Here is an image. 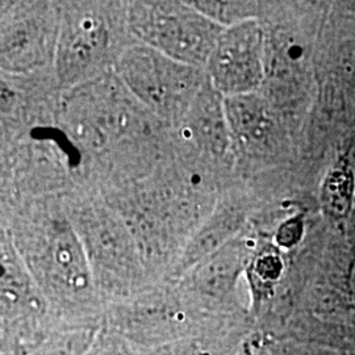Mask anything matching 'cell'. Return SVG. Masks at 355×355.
<instances>
[{
	"label": "cell",
	"mask_w": 355,
	"mask_h": 355,
	"mask_svg": "<svg viewBox=\"0 0 355 355\" xmlns=\"http://www.w3.org/2000/svg\"><path fill=\"white\" fill-rule=\"evenodd\" d=\"M183 137L190 141L200 153L220 159L228 154L232 133L223 96L214 89H203L180 121Z\"/></svg>",
	"instance_id": "9c48e42d"
},
{
	"label": "cell",
	"mask_w": 355,
	"mask_h": 355,
	"mask_svg": "<svg viewBox=\"0 0 355 355\" xmlns=\"http://www.w3.org/2000/svg\"><path fill=\"white\" fill-rule=\"evenodd\" d=\"M71 89L76 91L67 98L64 121L82 145L102 149L136 130L139 119L123 85L99 78Z\"/></svg>",
	"instance_id": "5b68a950"
},
{
	"label": "cell",
	"mask_w": 355,
	"mask_h": 355,
	"mask_svg": "<svg viewBox=\"0 0 355 355\" xmlns=\"http://www.w3.org/2000/svg\"><path fill=\"white\" fill-rule=\"evenodd\" d=\"M1 308L7 311V313H12L16 316V312H21L23 308H29L32 305H38V297L31 287V282L28 275L24 274L20 267V262L13 259L10 246H4L1 249Z\"/></svg>",
	"instance_id": "4fadbf2b"
},
{
	"label": "cell",
	"mask_w": 355,
	"mask_h": 355,
	"mask_svg": "<svg viewBox=\"0 0 355 355\" xmlns=\"http://www.w3.org/2000/svg\"><path fill=\"white\" fill-rule=\"evenodd\" d=\"M73 215L94 280L108 291H127L139 279L141 254L121 216L94 203L76 207Z\"/></svg>",
	"instance_id": "277c9868"
},
{
	"label": "cell",
	"mask_w": 355,
	"mask_h": 355,
	"mask_svg": "<svg viewBox=\"0 0 355 355\" xmlns=\"http://www.w3.org/2000/svg\"><path fill=\"white\" fill-rule=\"evenodd\" d=\"M355 199V175L350 167L336 166L321 186V205L327 215L343 220L352 214Z\"/></svg>",
	"instance_id": "5bb4252c"
},
{
	"label": "cell",
	"mask_w": 355,
	"mask_h": 355,
	"mask_svg": "<svg viewBox=\"0 0 355 355\" xmlns=\"http://www.w3.org/2000/svg\"><path fill=\"white\" fill-rule=\"evenodd\" d=\"M116 76L136 101L166 121H182L204 87L196 67L174 61L144 44L121 53Z\"/></svg>",
	"instance_id": "3957f363"
},
{
	"label": "cell",
	"mask_w": 355,
	"mask_h": 355,
	"mask_svg": "<svg viewBox=\"0 0 355 355\" xmlns=\"http://www.w3.org/2000/svg\"><path fill=\"white\" fill-rule=\"evenodd\" d=\"M347 286H349V291H350V293L355 297V261L350 265V268H349Z\"/></svg>",
	"instance_id": "ac0fdd59"
},
{
	"label": "cell",
	"mask_w": 355,
	"mask_h": 355,
	"mask_svg": "<svg viewBox=\"0 0 355 355\" xmlns=\"http://www.w3.org/2000/svg\"><path fill=\"white\" fill-rule=\"evenodd\" d=\"M266 44L257 19L224 28L207 62L209 85L223 98L257 92L266 76Z\"/></svg>",
	"instance_id": "8992f818"
},
{
	"label": "cell",
	"mask_w": 355,
	"mask_h": 355,
	"mask_svg": "<svg viewBox=\"0 0 355 355\" xmlns=\"http://www.w3.org/2000/svg\"><path fill=\"white\" fill-rule=\"evenodd\" d=\"M304 236L303 216L297 215L280 224L275 234V241L283 249H291L302 241Z\"/></svg>",
	"instance_id": "e0dca14e"
},
{
	"label": "cell",
	"mask_w": 355,
	"mask_h": 355,
	"mask_svg": "<svg viewBox=\"0 0 355 355\" xmlns=\"http://www.w3.org/2000/svg\"><path fill=\"white\" fill-rule=\"evenodd\" d=\"M249 248L233 239L190 268L189 287L204 302L224 299L248 263Z\"/></svg>",
	"instance_id": "30bf717a"
},
{
	"label": "cell",
	"mask_w": 355,
	"mask_h": 355,
	"mask_svg": "<svg viewBox=\"0 0 355 355\" xmlns=\"http://www.w3.org/2000/svg\"><path fill=\"white\" fill-rule=\"evenodd\" d=\"M60 24L58 17L42 6H31L3 19L1 69L24 74L44 67L55 55Z\"/></svg>",
	"instance_id": "ba28073f"
},
{
	"label": "cell",
	"mask_w": 355,
	"mask_h": 355,
	"mask_svg": "<svg viewBox=\"0 0 355 355\" xmlns=\"http://www.w3.org/2000/svg\"><path fill=\"white\" fill-rule=\"evenodd\" d=\"M111 36L101 13L76 10L61 19L54 55L61 86L76 89L96 79L107 61Z\"/></svg>",
	"instance_id": "52a82bcc"
},
{
	"label": "cell",
	"mask_w": 355,
	"mask_h": 355,
	"mask_svg": "<svg viewBox=\"0 0 355 355\" xmlns=\"http://www.w3.org/2000/svg\"><path fill=\"white\" fill-rule=\"evenodd\" d=\"M283 261L278 254L265 253L253 262V277L261 283H272L283 274Z\"/></svg>",
	"instance_id": "2e32d148"
},
{
	"label": "cell",
	"mask_w": 355,
	"mask_h": 355,
	"mask_svg": "<svg viewBox=\"0 0 355 355\" xmlns=\"http://www.w3.org/2000/svg\"><path fill=\"white\" fill-rule=\"evenodd\" d=\"M239 224L240 216L229 209L218 211L212 216L189 243L182 258V268H192L227 242L233 240L232 236L239 229Z\"/></svg>",
	"instance_id": "7c38bea8"
},
{
	"label": "cell",
	"mask_w": 355,
	"mask_h": 355,
	"mask_svg": "<svg viewBox=\"0 0 355 355\" xmlns=\"http://www.w3.org/2000/svg\"><path fill=\"white\" fill-rule=\"evenodd\" d=\"M128 23L141 44L196 69L207 66L224 31L192 3H133Z\"/></svg>",
	"instance_id": "7a4b0ae2"
},
{
	"label": "cell",
	"mask_w": 355,
	"mask_h": 355,
	"mask_svg": "<svg viewBox=\"0 0 355 355\" xmlns=\"http://www.w3.org/2000/svg\"><path fill=\"white\" fill-rule=\"evenodd\" d=\"M91 331H71L61 338L51 341L46 350V355H80L89 346Z\"/></svg>",
	"instance_id": "9a60e30c"
},
{
	"label": "cell",
	"mask_w": 355,
	"mask_h": 355,
	"mask_svg": "<svg viewBox=\"0 0 355 355\" xmlns=\"http://www.w3.org/2000/svg\"><path fill=\"white\" fill-rule=\"evenodd\" d=\"M224 105L232 139L248 149H258L266 144L272 123L266 103L257 92L224 98Z\"/></svg>",
	"instance_id": "8fae6325"
},
{
	"label": "cell",
	"mask_w": 355,
	"mask_h": 355,
	"mask_svg": "<svg viewBox=\"0 0 355 355\" xmlns=\"http://www.w3.org/2000/svg\"><path fill=\"white\" fill-rule=\"evenodd\" d=\"M94 355H110L107 352H102V353H95Z\"/></svg>",
	"instance_id": "d6986e66"
},
{
	"label": "cell",
	"mask_w": 355,
	"mask_h": 355,
	"mask_svg": "<svg viewBox=\"0 0 355 355\" xmlns=\"http://www.w3.org/2000/svg\"><path fill=\"white\" fill-rule=\"evenodd\" d=\"M17 245L29 271L48 295L64 303L91 296L94 277L74 224L54 209L40 211L21 223Z\"/></svg>",
	"instance_id": "6da1fadb"
}]
</instances>
